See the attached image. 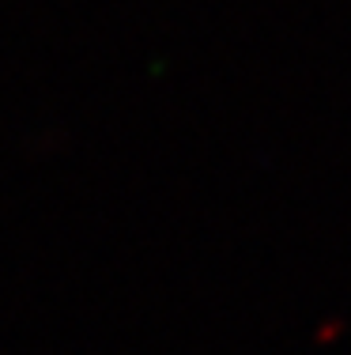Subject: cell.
Here are the masks:
<instances>
[{"mask_svg":"<svg viewBox=\"0 0 351 355\" xmlns=\"http://www.w3.org/2000/svg\"><path fill=\"white\" fill-rule=\"evenodd\" d=\"M340 333H344V321H329V325H321V329H317V333H314V340L317 344H329L332 340V336H340Z\"/></svg>","mask_w":351,"mask_h":355,"instance_id":"1","label":"cell"}]
</instances>
